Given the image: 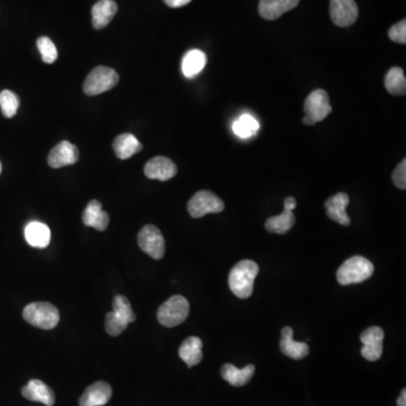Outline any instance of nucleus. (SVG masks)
<instances>
[{
    "label": "nucleus",
    "mask_w": 406,
    "mask_h": 406,
    "mask_svg": "<svg viewBox=\"0 0 406 406\" xmlns=\"http://www.w3.org/2000/svg\"><path fill=\"white\" fill-rule=\"evenodd\" d=\"M258 270V265L254 261L243 260L238 262L229 272L228 285L233 294L240 299L252 296Z\"/></svg>",
    "instance_id": "obj_1"
},
{
    "label": "nucleus",
    "mask_w": 406,
    "mask_h": 406,
    "mask_svg": "<svg viewBox=\"0 0 406 406\" xmlns=\"http://www.w3.org/2000/svg\"><path fill=\"white\" fill-rule=\"evenodd\" d=\"M374 264L364 256H352L338 267L336 278L340 285L360 283L369 279L374 273Z\"/></svg>",
    "instance_id": "obj_2"
},
{
    "label": "nucleus",
    "mask_w": 406,
    "mask_h": 406,
    "mask_svg": "<svg viewBox=\"0 0 406 406\" xmlns=\"http://www.w3.org/2000/svg\"><path fill=\"white\" fill-rule=\"evenodd\" d=\"M23 318L27 323L42 329H51L58 325L59 311L50 303H33L23 311Z\"/></svg>",
    "instance_id": "obj_3"
},
{
    "label": "nucleus",
    "mask_w": 406,
    "mask_h": 406,
    "mask_svg": "<svg viewBox=\"0 0 406 406\" xmlns=\"http://www.w3.org/2000/svg\"><path fill=\"white\" fill-rule=\"evenodd\" d=\"M190 305L183 296H173L160 306L157 311L158 322L166 327H175L187 320Z\"/></svg>",
    "instance_id": "obj_4"
},
{
    "label": "nucleus",
    "mask_w": 406,
    "mask_h": 406,
    "mask_svg": "<svg viewBox=\"0 0 406 406\" xmlns=\"http://www.w3.org/2000/svg\"><path fill=\"white\" fill-rule=\"evenodd\" d=\"M304 110L306 116L303 122L306 125H314L327 119L329 113L332 112L329 94L324 89H316L311 92L306 98Z\"/></svg>",
    "instance_id": "obj_5"
},
{
    "label": "nucleus",
    "mask_w": 406,
    "mask_h": 406,
    "mask_svg": "<svg viewBox=\"0 0 406 406\" xmlns=\"http://www.w3.org/2000/svg\"><path fill=\"white\" fill-rule=\"evenodd\" d=\"M118 83L119 75L116 74L114 69L100 65L89 72L84 84V92L89 96L100 95L116 87Z\"/></svg>",
    "instance_id": "obj_6"
},
{
    "label": "nucleus",
    "mask_w": 406,
    "mask_h": 406,
    "mask_svg": "<svg viewBox=\"0 0 406 406\" xmlns=\"http://www.w3.org/2000/svg\"><path fill=\"white\" fill-rule=\"evenodd\" d=\"M225 209L223 200L210 191L196 193L187 205V210L192 218H202L208 214H218Z\"/></svg>",
    "instance_id": "obj_7"
},
{
    "label": "nucleus",
    "mask_w": 406,
    "mask_h": 406,
    "mask_svg": "<svg viewBox=\"0 0 406 406\" xmlns=\"http://www.w3.org/2000/svg\"><path fill=\"white\" fill-rule=\"evenodd\" d=\"M138 244L143 252L155 260H160L165 254V240L156 226H145L138 235Z\"/></svg>",
    "instance_id": "obj_8"
},
{
    "label": "nucleus",
    "mask_w": 406,
    "mask_h": 406,
    "mask_svg": "<svg viewBox=\"0 0 406 406\" xmlns=\"http://www.w3.org/2000/svg\"><path fill=\"white\" fill-rule=\"evenodd\" d=\"M329 16L336 26L348 27L356 23L359 9L354 0H331Z\"/></svg>",
    "instance_id": "obj_9"
},
{
    "label": "nucleus",
    "mask_w": 406,
    "mask_h": 406,
    "mask_svg": "<svg viewBox=\"0 0 406 406\" xmlns=\"http://www.w3.org/2000/svg\"><path fill=\"white\" fill-rule=\"evenodd\" d=\"M385 333L380 327H371L362 332L361 354L368 361H377L382 354V342Z\"/></svg>",
    "instance_id": "obj_10"
},
{
    "label": "nucleus",
    "mask_w": 406,
    "mask_h": 406,
    "mask_svg": "<svg viewBox=\"0 0 406 406\" xmlns=\"http://www.w3.org/2000/svg\"><path fill=\"white\" fill-rule=\"evenodd\" d=\"M79 152L76 146L69 141H61L51 150L49 154L48 163L52 169L68 166L77 163Z\"/></svg>",
    "instance_id": "obj_11"
},
{
    "label": "nucleus",
    "mask_w": 406,
    "mask_h": 406,
    "mask_svg": "<svg viewBox=\"0 0 406 406\" xmlns=\"http://www.w3.org/2000/svg\"><path fill=\"white\" fill-rule=\"evenodd\" d=\"M178 173V167L169 158L157 156L145 165V175L150 180L169 181Z\"/></svg>",
    "instance_id": "obj_12"
},
{
    "label": "nucleus",
    "mask_w": 406,
    "mask_h": 406,
    "mask_svg": "<svg viewBox=\"0 0 406 406\" xmlns=\"http://www.w3.org/2000/svg\"><path fill=\"white\" fill-rule=\"evenodd\" d=\"M112 398V389L105 382L88 386L79 400V406H103Z\"/></svg>",
    "instance_id": "obj_13"
},
{
    "label": "nucleus",
    "mask_w": 406,
    "mask_h": 406,
    "mask_svg": "<svg viewBox=\"0 0 406 406\" xmlns=\"http://www.w3.org/2000/svg\"><path fill=\"white\" fill-rule=\"evenodd\" d=\"M349 202L350 198L344 192L336 193L335 196L329 198L325 202V209L329 219L334 220L342 226L350 225V218L345 211Z\"/></svg>",
    "instance_id": "obj_14"
},
{
    "label": "nucleus",
    "mask_w": 406,
    "mask_h": 406,
    "mask_svg": "<svg viewBox=\"0 0 406 406\" xmlns=\"http://www.w3.org/2000/svg\"><path fill=\"white\" fill-rule=\"evenodd\" d=\"M22 395L27 400L40 402L45 405L52 406L56 402V396L52 389L45 382L39 380H32L22 389Z\"/></svg>",
    "instance_id": "obj_15"
},
{
    "label": "nucleus",
    "mask_w": 406,
    "mask_h": 406,
    "mask_svg": "<svg viewBox=\"0 0 406 406\" xmlns=\"http://www.w3.org/2000/svg\"><path fill=\"white\" fill-rule=\"evenodd\" d=\"M292 335H294V331L291 327H286L282 329L280 349L285 356L294 360H302L309 356V344L305 342L295 341Z\"/></svg>",
    "instance_id": "obj_16"
},
{
    "label": "nucleus",
    "mask_w": 406,
    "mask_h": 406,
    "mask_svg": "<svg viewBox=\"0 0 406 406\" xmlns=\"http://www.w3.org/2000/svg\"><path fill=\"white\" fill-rule=\"evenodd\" d=\"M298 3L299 0H261L258 5V13L264 19L274 21L281 17L285 13L296 8Z\"/></svg>",
    "instance_id": "obj_17"
},
{
    "label": "nucleus",
    "mask_w": 406,
    "mask_h": 406,
    "mask_svg": "<svg viewBox=\"0 0 406 406\" xmlns=\"http://www.w3.org/2000/svg\"><path fill=\"white\" fill-rule=\"evenodd\" d=\"M118 12L114 0H98L92 8V23L96 30H102L110 24Z\"/></svg>",
    "instance_id": "obj_18"
},
{
    "label": "nucleus",
    "mask_w": 406,
    "mask_h": 406,
    "mask_svg": "<svg viewBox=\"0 0 406 406\" xmlns=\"http://www.w3.org/2000/svg\"><path fill=\"white\" fill-rule=\"evenodd\" d=\"M83 223L100 231H104L107 228L110 218L107 212L102 209L101 202H98L97 200L89 202L84 211Z\"/></svg>",
    "instance_id": "obj_19"
},
{
    "label": "nucleus",
    "mask_w": 406,
    "mask_h": 406,
    "mask_svg": "<svg viewBox=\"0 0 406 406\" xmlns=\"http://www.w3.org/2000/svg\"><path fill=\"white\" fill-rule=\"evenodd\" d=\"M25 240L31 247L45 249L51 240V231L48 226L39 221H32L25 227Z\"/></svg>",
    "instance_id": "obj_20"
},
{
    "label": "nucleus",
    "mask_w": 406,
    "mask_h": 406,
    "mask_svg": "<svg viewBox=\"0 0 406 406\" xmlns=\"http://www.w3.org/2000/svg\"><path fill=\"white\" fill-rule=\"evenodd\" d=\"M254 373L255 367L253 365L247 366L243 369H238L237 367H235L231 364H226L220 370V374L224 380L235 387H242V386L249 384V380H252Z\"/></svg>",
    "instance_id": "obj_21"
},
{
    "label": "nucleus",
    "mask_w": 406,
    "mask_h": 406,
    "mask_svg": "<svg viewBox=\"0 0 406 406\" xmlns=\"http://www.w3.org/2000/svg\"><path fill=\"white\" fill-rule=\"evenodd\" d=\"M202 343L201 338L198 336H191L187 338L180 347L178 354L181 357L187 367H194V366L199 365L201 362L203 354H202Z\"/></svg>",
    "instance_id": "obj_22"
},
{
    "label": "nucleus",
    "mask_w": 406,
    "mask_h": 406,
    "mask_svg": "<svg viewBox=\"0 0 406 406\" xmlns=\"http://www.w3.org/2000/svg\"><path fill=\"white\" fill-rule=\"evenodd\" d=\"M113 149L116 152V157L120 159H127L143 149V145L139 143L134 134H123L116 136L113 143Z\"/></svg>",
    "instance_id": "obj_23"
},
{
    "label": "nucleus",
    "mask_w": 406,
    "mask_h": 406,
    "mask_svg": "<svg viewBox=\"0 0 406 406\" xmlns=\"http://www.w3.org/2000/svg\"><path fill=\"white\" fill-rule=\"evenodd\" d=\"M207 63V56L202 51H187L182 59V72L187 78H194L203 70Z\"/></svg>",
    "instance_id": "obj_24"
},
{
    "label": "nucleus",
    "mask_w": 406,
    "mask_h": 406,
    "mask_svg": "<svg viewBox=\"0 0 406 406\" xmlns=\"http://www.w3.org/2000/svg\"><path fill=\"white\" fill-rule=\"evenodd\" d=\"M295 214L292 211L283 210L281 214L271 217L265 223V229L273 234L283 235L294 227Z\"/></svg>",
    "instance_id": "obj_25"
},
{
    "label": "nucleus",
    "mask_w": 406,
    "mask_h": 406,
    "mask_svg": "<svg viewBox=\"0 0 406 406\" xmlns=\"http://www.w3.org/2000/svg\"><path fill=\"white\" fill-rule=\"evenodd\" d=\"M385 87L391 95H405L406 79L403 69L393 67L385 77Z\"/></svg>",
    "instance_id": "obj_26"
},
{
    "label": "nucleus",
    "mask_w": 406,
    "mask_h": 406,
    "mask_svg": "<svg viewBox=\"0 0 406 406\" xmlns=\"http://www.w3.org/2000/svg\"><path fill=\"white\" fill-rule=\"evenodd\" d=\"M258 129H260V125H258V120L249 114H244V116H240V119L235 121L234 125H233L235 134L240 138H243V139H247V138L254 136L258 132Z\"/></svg>",
    "instance_id": "obj_27"
},
{
    "label": "nucleus",
    "mask_w": 406,
    "mask_h": 406,
    "mask_svg": "<svg viewBox=\"0 0 406 406\" xmlns=\"http://www.w3.org/2000/svg\"><path fill=\"white\" fill-rule=\"evenodd\" d=\"M113 313L125 320V323L130 324L136 320V315H134L131 304L127 298L125 296H116L113 300Z\"/></svg>",
    "instance_id": "obj_28"
},
{
    "label": "nucleus",
    "mask_w": 406,
    "mask_h": 406,
    "mask_svg": "<svg viewBox=\"0 0 406 406\" xmlns=\"http://www.w3.org/2000/svg\"><path fill=\"white\" fill-rule=\"evenodd\" d=\"M19 107V98L15 93L10 91H3L0 93V109L5 118H13L17 113Z\"/></svg>",
    "instance_id": "obj_29"
},
{
    "label": "nucleus",
    "mask_w": 406,
    "mask_h": 406,
    "mask_svg": "<svg viewBox=\"0 0 406 406\" xmlns=\"http://www.w3.org/2000/svg\"><path fill=\"white\" fill-rule=\"evenodd\" d=\"M36 45H38V49H39L40 54H41L43 63L51 65L58 59V50H56V45H54L52 40L48 36H42V38L38 39Z\"/></svg>",
    "instance_id": "obj_30"
},
{
    "label": "nucleus",
    "mask_w": 406,
    "mask_h": 406,
    "mask_svg": "<svg viewBox=\"0 0 406 406\" xmlns=\"http://www.w3.org/2000/svg\"><path fill=\"white\" fill-rule=\"evenodd\" d=\"M127 325L129 324L125 323V320L118 318L113 311L107 313V320H105V329H107V332L111 336H118V335L121 334L127 329Z\"/></svg>",
    "instance_id": "obj_31"
},
{
    "label": "nucleus",
    "mask_w": 406,
    "mask_h": 406,
    "mask_svg": "<svg viewBox=\"0 0 406 406\" xmlns=\"http://www.w3.org/2000/svg\"><path fill=\"white\" fill-rule=\"evenodd\" d=\"M389 39L398 42L400 45L406 43V21L398 22V24L393 25L389 31Z\"/></svg>",
    "instance_id": "obj_32"
},
{
    "label": "nucleus",
    "mask_w": 406,
    "mask_h": 406,
    "mask_svg": "<svg viewBox=\"0 0 406 406\" xmlns=\"http://www.w3.org/2000/svg\"><path fill=\"white\" fill-rule=\"evenodd\" d=\"M393 182L400 190L406 189V160L403 159L402 163L398 164V167L393 172Z\"/></svg>",
    "instance_id": "obj_33"
},
{
    "label": "nucleus",
    "mask_w": 406,
    "mask_h": 406,
    "mask_svg": "<svg viewBox=\"0 0 406 406\" xmlns=\"http://www.w3.org/2000/svg\"><path fill=\"white\" fill-rule=\"evenodd\" d=\"M163 1L171 8H180V7H183L187 3H190L192 0H163Z\"/></svg>",
    "instance_id": "obj_34"
},
{
    "label": "nucleus",
    "mask_w": 406,
    "mask_h": 406,
    "mask_svg": "<svg viewBox=\"0 0 406 406\" xmlns=\"http://www.w3.org/2000/svg\"><path fill=\"white\" fill-rule=\"evenodd\" d=\"M296 205V199L292 196H288L287 199L285 200V210L294 211Z\"/></svg>",
    "instance_id": "obj_35"
},
{
    "label": "nucleus",
    "mask_w": 406,
    "mask_h": 406,
    "mask_svg": "<svg viewBox=\"0 0 406 406\" xmlns=\"http://www.w3.org/2000/svg\"><path fill=\"white\" fill-rule=\"evenodd\" d=\"M398 406H406V389H404L400 393L398 400Z\"/></svg>",
    "instance_id": "obj_36"
},
{
    "label": "nucleus",
    "mask_w": 406,
    "mask_h": 406,
    "mask_svg": "<svg viewBox=\"0 0 406 406\" xmlns=\"http://www.w3.org/2000/svg\"><path fill=\"white\" fill-rule=\"evenodd\" d=\"M1 171H3V166H1V163H0V174H1Z\"/></svg>",
    "instance_id": "obj_37"
}]
</instances>
